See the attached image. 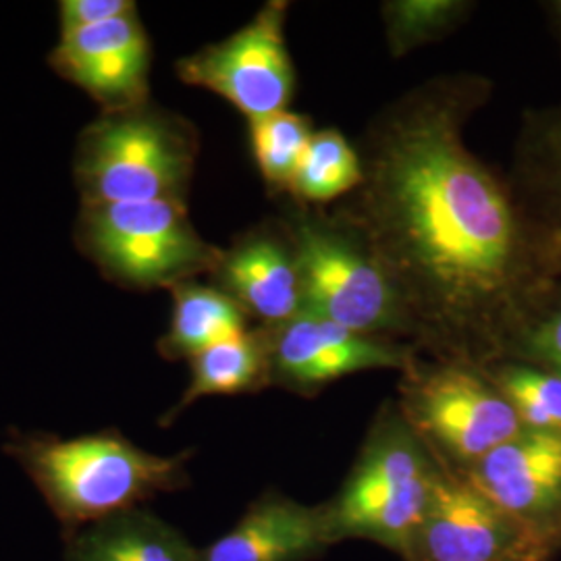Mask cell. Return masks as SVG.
Here are the masks:
<instances>
[{
  "instance_id": "obj_1",
  "label": "cell",
  "mask_w": 561,
  "mask_h": 561,
  "mask_svg": "<svg viewBox=\"0 0 561 561\" xmlns=\"http://www.w3.org/2000/svg\"><path fill=\"white\" fill-rule=\"evenodd\" d=\"M493 94L479 73L422 81L358 140L360 185L331 210L391 280L410 343L428 360L486 368L561 283L539 229L463 131Z\"/></svg>"
},
{
  "instance_id": "obj_2",
  "label": "cell",
  "mask_w": 561,
  "mask_h": 561,
  "mask_svg": "<svg viewBox=\"0 0 561 561\" xmlns=\"http://www.w3.org/2000/svg\"><path fill=\"white\" fill-rule=\"evenodd\" d=\"M2 451L36 484L62 535L190 486L194 449L157 456L111 426L80 437L11 431Z\"/></svg>"
},
{
  "instance_id": "obj_3",
  "label": "cell",
  "mask_w": 561,
  "mask_h": 561,
  "mask_svg": "<svg viewBox=\"0 0 561 561\" xmlns=\"http://www.w3.org/2000/svg\"><path fill=\"white\" fill-rule=\"evenodd\" d=\"M442 474L398 403L385 401L350 474L322 503L331 539L375 542L403 558Z\"/></svg>"
},
{
  "instance_id": "obj_4",
  "label": "cell",
  "mask_w": 561,
  "mask_h": 561,
  "mask_svg": "<svg viewBox=\"0 0 561 561\" xmlns=\"http://www.w3.org/2000/svg\"><path fill=\"white\" fill-rule=\"evenodd\" d=\"M198 150L196 127L152 102L102 113L76 146L73 178L81 204H185Z\"/></svg>"
},
{
  "instance_id": "obj_5",
  "label": "cell",
  "mask_w": 561,
  "mask_h": 561,
  "mask_svg": "<svg viewBox=\"0 0 561 561\" xmlns=\"http://www.w3.org/2000/svg\"><path fill=\"white\" fill-rule=\"evenodd\" d=\"M279 219L300 266L301 312L362 335L410 343L391 280L350 225L333 213L298 202Z\"/></svg>"
},
{
  "instance_id": "obj_6",
  "label": "cell",
  "mask_w": 561,
  "mask_h": 561,
  "mask_svg": "<svg viewBox=\"0 0 561 561\" xmlns=\"http://www.w3.org/2000/svg\"><path fill=\"white\" fill-rule=\"evenodd\" d=\"M81 254L125 289H171L210 275L222 248L204 240L183 202L81 204L76 222Z\"/></svg>"
},
{
  "instance_id": "obj_7",
  "label": "cell",
  "mask_w": 561,
  "mask_h": 561,
  "mask_svg": "<svg viewBox=\"0 0 561 561\" xmlns=\"http://www.w3.org/2000/svg\"><path fill=\"white\" fill-rule=\"evenodd\" d=\"M401 416L443 468L466 474L524 431L512 403L472 366L419 356L401 373Z\"/></svg>"
},
{
  "instance_id": "obj_8",
  "label": "cell",
  "mask_w": 561,
  "mask_h": 561,
  "mask_svg": "<svg viewBox=\"0 0 561 561\" xmlns=\"http://www.w3.org/2000/svg\"><path fill=\"white\" fill-rule=\"evenodd\" d=\"M289 4L271 0L236 34L178 60V78L233 104L248 121L287 111L296 71L287 50Z\"/></svg>"
},
{
  "instance_id": "obj_9",
  "label": "cell",
  "mask_w": 561,
  "mask_h": 561,
  "mask_svg": "<svg viewBox=\"0 0 561 561\" xmlns=\"http://www.w3.org/2000/svg\"><path fill=\"white\" fill-rule=\"evenodd\" d=\"M561 551L443 468L403 561H553Z\"/></svg>"
},
{
  "instance_id": "obj_10",
  "label": "cell",
  "mask_w": 561,
  "mask_h": 561,
  "mask_svg": "<svg viewBox=\"0 0 561 561\" xmlns=\"http://www.w3.org/2000/svg\"><path fill=\"white\" fill-rule=\"evenodd\" d=\"M271 387L317 396L331 382L364 370H408L421 354L414 345L350 331L301 312L279 327H266Z\"/></svg>"
},
{
  "instance_id": "obj_11",
  "label": "cell",
  "mask_w": 561,
  "mask_h": 561,
  "mask_svg": "<svg viewBox=\"0 0 561 561\" xmlns=\"http://www.w3.org/2000/svg\"><path fill=\"white\" fill-rule=\"evenodd\" d=\"M48 65L99 102L102 113L150 102L152 46L138 11L60 34Z\"/></svg>"
},
{
  "instance_id": "obj_12",
  "label": "cell",
  "mask_w": 561,
  "mask_h": 561,
  "mask_svg": "<svg viewBox=\"0 0 561 561\" xmlns=\"http://www.w3.org/2000/svg\"><path fill=\"white\" fill-rule=\"evenodd\" d=\"M461 477L561 551V435L524 428Z\"/></svg>"
},
{
  "instance_id": "obj_13",
  "label": "cell",
  "mask_w": 561,
  "mask_h": 561,
  "mask_svg": "<svg viewBox=\"0 0 561 561\" xmlns=\"http://www.w3.org/2000/svg\"><path fill=\"white\" fill-rule=\"evenodd\" d=\"M210 279L262 327H279L301 314L300 266L280 219L240 233L222 250Z\"/></svg>"
},
{
  "instance_id": "obj_14",
  "label": "cell",
  "mask_w": 561,
  "mask_h": 561,
  "mask_svg": "<svg viewBox=\"0 0 561 561\" xmlns=\"http://www.w3.org/2000/svg\"><path fill=\"white\" fill-rule=\"evenodd\" d=\"M335 542L321 505L266 491L219 539L201 549L202 561H314Z\"/></svg>"
},
{
  "instance_id": "obj_15",
  "label": "cell",
  "mask_w": 561,
  "mask_h": 561,
  "mask_svg": "<svg viewBox=\"0 0 561 561\" xmlns=\"http://www.w3.org/2000/svg\"><path fill=\"white\" fill-rule=\"evenodd\" d=\"M507 181L561 277V101L522 115Z\"/></svg>"
},
{
  "instance_id": "obj_16",
  "label": "cell",
  "mask_w": 561,
  "mask_h": 561,
  "mask_svg": "<svg viewBox=\"0 0 561 561\" xmlns=\"http://www.w3.org/2000/svg\"><path fill=\"white\" fill-rule=\"evenodd\" d=\"M62 561H202L180 528L144 507L62 535Z\"/></svg>"
},
{
  "instance_id": "obj_17",
  "label": "cell",
  "mask_w": 561,
  "mask_h": 561,
  "mask_svg": "<svg viewBox=\"0 0 561 561\" xmlns=\"http://www.w3.org/2000/svg\"><path fill=\"white\" fill-rule=\"evenodd\" d=\"M266 387H271L268 333L261 324L236 340L222 341L194 356L190 360V385L159 424L171 426L202 398L259 393Z\"/></svg>"
},
{
  "instance_id": "obj_18",
  "label": "cell",
  "mask_w": 561,
  "mask_h": 561,
  "mask_svg": "<svg viewBox=\"0 0 561 561\" xmlns=\"http://www.w3.org/2000/svg\"><path fill=\"white\" fill-rule=\"evenodd\" d=\"M169 291L173 296V314L167 333L159 340V354L164 360H192L204 350L250 331V317L217 285L183 280Z\"/></svg>"
},
{
  "instance_id": "obj_19",
  "label": "cell",
  "mask_w": 561,
  "mask_h": 561,
  "mask_svg": "<svg viewBox=\"0 0 561 561\" xmlns=\"http://www.w3.org/2000/svg\"><path fill=\"white\" fill-rule=\"evenodd\" d=\"M362 181L360 154L337 129L314 131L287 196L298 204L321 206L347 198Z\"/></svg>"
},
{
  "instance_id": "obj_20",
  "label": "cell",
  "mask_w": 561,
  "mask_h": 561,
  "mask_svg": "<svg viewBox=\"0 0 561 561\" xmlns=\"http://www.w3.org/2000/svg\"><path fill=\"white\" fill-rule=\"evenodd\" d=\"M516 410L522 426L561 435V377L539 366L502 360L482 368Z\"/></svg>"
},
{
  "instance_id": "obj_21",
  "label": "cell",
  "mask_w": 561,
  "mask_h": 561,
  "mask_svg": "<svg viewBox=\"0 0 561 561\" xmlns=\"http://www.w3.org/2000/svg\"><path fill=\"white\" fill-rule=\"evenodd\" d=\"M312 136L314 131L310 119L291 111H280L264 119L250 121L252 154L271 192H289V185Z\"/></svg>"
},
{
  "instance_id": "obj_22",
  "label": "cell",
  "mask_w": 561,
  "mask_h": 561,
  "mask_svg": "<svg viewBox=\"0 0 561 561\" xmlns=\"http://www.w3.org/2000/svg\"><path fill=\"white\" fill-rule=\"evenodd\" d=\"M474 4L461 0H393L382 4L385 36L393 57L442 41Z\"/></svg>"
},
{
  "instance_id": "obj_23",
  "label": "cell",
  "mask_w": 561,
  "mask_h": 561,
  "mask_svg": "<svg viewBox=\"0 0 561 561\" xmlns=\"http://www.w3.org/2000/svg\"><path fill=\"white\" fill-rule=\"evenodd\" d=\"M507 360L526 362L561 377V283L524 324Z\"/></svg>"
},
{
  "instance_id": "obj_24",
  "label": "cell",
  "mask_w": 561,
  "mask_h": 561,
  "mask_svg": "<svg viewBox=\"0 0 561 561\" xmlns=\"http://www.w3.org/2000/svg\"><path fill=\"white\" fill-rule=\"evenodd\" d=\"M131 0H62L59 2L60 34L101 25L134 13Z\"/></svg>"
},
{
  "instance_id": "obj_25",
  "label": "cell",
  "mask_w": 561,
  "mask_h": 561,
  "mask_svg": "<svg viewBox=\"0 0 561 561\" xmlns=\"http://www.w3.org/2000/svg\"><path fill=\"white\" fill-rule=\"evenodd\" d=\"M545 13L549 18V25L556 34V38L560 41L561 46V0H551V2H545Z\"/></svg>"
}]
</instances>
